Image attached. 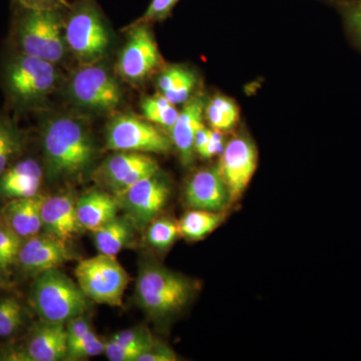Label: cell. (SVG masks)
I'll list each match as a JSON object with an SVG mask.
<instances>
[{"label": "cell", "mask_w": 361, "mask_h": 361, "mask_svg": "<svg viewBox=\"0 0 361 361\" xmlns=\"http://www.w3.org/2000/svg\"><path fill=\"white\" fill-rule=\"evenodd\" d=\"M45 173L51 180L85 174L96 155L94 141L82 123L68 116L51 118L42 132Z\"/></svg>", "instance_id": "6da1fadb"}, {"label": "cell", "mask_w": 361, "mask_h": 361, "mask_svg": "<svg viewBox=\"0 0 361 361\" xmlns=\"http://www.w3.org/2000/svg\"><path fill=\"white\" fill-rule=\"evenodd\" d=\"M198 284L155 262L142 263L135 284V301L151 318L168 319L189 305Z\"/></svg>", "instance_id": "7a4b0ae2"}, {"label": "cell", "mask_w": 361, "mask_h": 361, "mask_svg": "<svg viewBox=\"0 0 361 361\" xmlns=\"http://www.w3.org/2000/svg\"><path fill=\"white\" fill-rule=\"evenodd\" d=\"M92 301L78 283L58 268L37 275L30 303L42 322L63 323L84 315Z\"/></svg>", "instance_id": "3957f363"}, {"label": "cell", "mask_w": 361, "mask_h": 361, "mask_svg": "<svg viewBox=\"0 0 361 361\" xmlns=\"http://www.w3.org/2000/svg\"><path fill=\"white\" fill-rule=\"evenodd\" d=\"M20 8L16 32L21 54L56 65L63 59L66 49L59 7L20 6Z\"/></svg>", "instance_id": "277c9868"}, {"label": "cell", "mask_w": 361, "mask_h": 361, "mask_svg": "<svg viewBox=\"0 0 361 361\" xmlns=\"http://www.w3.org/2000/svg\"><path fill=\"white\" fill-rule=\"evenodd\" d=\"M66 47L85 66L94 65L110 45V32L94 0H78L66 23Z\"/></svg>", "instance_id": "5b68a950"}, {"label": "cell", "mask_w": 361, "mask_h": 361, "mask_svg": "<svg viewBox=\"0 0 361 361\" xmlns=\"http://www.w3.org/2000/svg\"><path fill=\"white\" fill-rule=\"evenodd\" d=\"M77 283L92 302L118 307L130 283V276L116 256L99 253L85 259L75 269Z\"/></svg>", "instance_id": "8992f818"}, {"label": "cell", "mask_w": 361, "mask_h": 361, "mask_svg": "<svg viewBox=\"0 0 361 361\" xmlns=\"http://www.w3.org/2000/svg\"><path fill=\"white\" fill-rule=\"evenodd\" d=\"M56 80L54 63L21 52L9 61L4 71L7 92L20 106H30L44 99Z\"/></svg>", "instance_id": "52a82bcc"}, {"label": "cell", "mask_w": 361, "mask_h": 361, "mask_svg": "<svg viewBox=\"0 0 361 361\" xmlns=\"http://www.w3.org/2000/svg\"><path fill=\"white\" fill-rule=\"evenodd\" d=\"M106 148L115 152L167 154L173 149L170 135L146 118L116 116L106 129Z\"/></svg>", "instance_id": "ba28073f"}, {"label": "cell", "mask_w": 361, "mask_h": 361, "mask_svg": "<svg viewBox=\"0 0 361 361\" xmlns=\"http://www.w3.org/2000/svg\"><path fill=\"white\" fill-rule=\"evenodd\" d=\"M168 180L160 174L149 176L135 183L122 193L116 195L118 207L137 229H145L158 217L170 199Z\"/></svg>", "instance_id": "9c48e42d"}, {"label": "cell", "mask_w": 361, "mask_h": 361, "mask_svg": "<svg viewBox=\"0 0 361 361\" xmlns=\"http://www.w3.org/2000/svg\"><path fill=\"white\" fill-rule=\"evenodd\" d=\"M257 166V148L248 135H235L225 145L217 168L229 192L231 204L243 196Z\"/></svg>", "instance_id": "30bf717a"}, {"label": "cell", "mask_w": 361, "mask_h": 361, "mask_svg": "<svg viewBox=\"0 0 361 361\" xmlns=\"http://www.w3.org/2000/svg\"><path fill=\"white\" fill-rule=\"evenodd\" d=\"M161 63L160 51L149 23H133L116 66L121 77L132 82H142Z\"/></svg>", "instance_id": "8fae6325"}, {"label": "cell", "mask_w": 361, "mask_h": 361, "mask_svg": "<svg viewBox=\"0 0 361 361\" xmlns=\"http://www.w3.org/2000/svg\"><path fill=\"white\" fill-rule=\"evenodd\" d=\"M70 92L78 104L90 110L111 111L122 101V92L115 78L94 65L85 66L75 73Z\"/></svg>", "instance_id": "7c38bea8"}, {"label": "cell", "mask_w": 361, "mask_h": 361, "mask_svg": "<svg viewBox=\"0 0 361 361\" xmlns=\"http://www.w3.org/2000/svg\"><path fill=\"white\" fill-rule=\"evenodd\" d=\"M159 171L158 161L149 154L118 152L99 167L97 180L116 196Z\"/></svg>", "instance_id": "4fadbf2b"}, {"label": "cell", "mask_w": 361, "mask_h": 361, "mask_svg": "<svg viewBox=\"0 0 361 361\" xmlns=\"http://www.w3.org/2000/svg\"><path fill=\"white\" fill-rule=\"evenodd\" d=\"M70 244L44 232L25 240L18 253V266L28 274L39 275L73 260Z\"/></svg>", "instance_id": "5bb4252c"}, {"label": "cell", "mask_w": 361, "mask_h": 361, "mask_svg": "<svg viewBox=\"0 0 361 361\" xmlns=\"http://www.w3.org/2000/svg\"><path fill=\"white\" fill-rule=\"evenodd\" d=\"M188 208L223 212L231 205L229 192L217 167L204 168L188 180L184 191Z\"/></svg>", "instance_id": "9a60e30c"}, {"label": "cell", "mask_w": 361, "mask_h": 361, "mask_svg": "<svg viewBox=\"0 0 361 361\" xmlns=\"http://www.w3.org/2000/svg\"><path fill=\"white\" fill-rule=\"evenodd\" d=\"M42 231L70 244L82 231L77 200L71 194L45 196L42 207Z\"/></svg>", "instance_id": "2e32d148"}, {"label": "cell", "mask_w": 361, "mask_h": 361, "mask_svg": "<svg viewBox=\"0 0 361 361\" xmlns=\"http://www.w3.org/2000/svg\"><path fill=\"white\" fill-rule=\"evenodd\" d=\"M68 353L66 324L42 322L32 330L23 351L14 355L13 360H65Z\"/></svg>", "instance_id": "e0dca14e"}, {"label": "cell", "mask_w": 361, "mask_h": 361, "mask_svg": "<svg viewBox=\"0 0 361 361\" xmlns=\"http://www.w3.org/2000/svg\"><path fill=\"white\" fill-rule=\"evenodd\" d=\"M205 106V97L202 94H195L184 104L174 126L169 130L173 146L177 149L185 167L193 161L195 137L198 130L204 127Z\"/></svg>", "instance_id": "ac0fdd59"}, {"label": "cell", "mask_w": 361, "mask_h": 361, "mask_svg": "<svg viewBox=\"0 0 361 361\" xmlns=\"http://www.w3.org/2000/svg\"><path fill=\"white\" fill-rule=\"evenodd\" d=\"M45 196L7 201L0 210V226L25 240L42 231V207Z\"/></svg>", "instance_id": "d6986e66"}, {"label": "cell", "mask_w": 361, "mask_h": 361, "mask_svg": "<svg viewBox=\"0 0 361 361\" xmlns=\"http://www.w3.org/2000/svg\"><path fill=\"white\" fill-rule=\"evenodd\" d=\"M44 171L33 159L18 161L0 176V198L4 200L30 198L39 194Z\"/></svg>", "instance_id": "ffe728a7"}, {"label": "cell", "mask_w": 361, "mask_h": 361, "mask_svg": "<svg viewBox=\"0 0 361 361\" xmlns=\"http://www.w3.org/2000/svg\"><path fill=\"white\" fill-rule=\"evenodd\" d=\"M118 201L114 195L92 191L77 200L78 221L82 229L94 232L118 216Z\"/></svg>", "instance_id": "44dd1931"}, {"label": "cell", "mask_w": 361, "mask_h": 361, "mask_svg": "<svg viewBox=\"0 0 361 361\" xmlns=\"http://www.w3.org/2000/svg\"><path fill=\"white\" fill-rule=\"evenodd\" d=\"M198 77L188 66L175 65L164 68L157 80L159 94L175 106L185 104L193 97Z\"/></svg>", "instance_id": "7402d4cb"}, {"label": "cell", "mask_w": 361, "mask_h": 361, "mask_svg": "<svg viewBox=\"0 0 361 361\" xmlns=\"http://www.w3.org/2000/svg\"><path fill=\"white\" fill-rule=\"evenodd\" d=\"M134 225L127 217H118L92 232L97 251L109 256H116L129 245Z\"/></svg>", "instance_id": "603a6c76"}, {"label": "cell", "mask_w": 361, "mask_h": 361, "mask_svg": "<svg viewBox=\"0 0 361 361\" xmlns=\"http://www.w3.org/2000/svg\"><path fill=\"white\" fill-rule=\"evenodd\" d=\"M226 213L191 209L178 221L180 237L192 242L206 238L224 223Z\"/></svg>", "instance_id": "cb8c5ba5"}, {"label": "cell", "mask_w": 361, "mask_h": 361, "mask_svg": "<svg viewBox=\"0 0 361 361\" xmlns=\"http://www.w3.org/2000/svg\"><path fill=\"white\" fill-rule=\"evenodd\" d=\"M204 116L208 121L211 129L222 133L229 132L239 122V106L231 97L216 94L206 102Z\"/></svg>", "instance_id": "d4e9b609"}, {"label": "cell", "mask_w": 361, "mask_h": 361, "mask_svg": "<svg viewBox=\"0 0 361 361\" xmlns=\"http://www.w3.org/2000/svg\"><path fill=\"white\" fill-rule=\"evenodd\" d=\"M147 229V242L157 250H168L180 237L179 224L170 217H157Z\"/></svg>", "instance_id": "484cf974"}, {"label": "cell", "mask_w": 361, "mask_h": 361, "mask_svg": "<svg viewBox=\"0 0 361 361\" xmlns=\"http://www.w3.org/2000/svg\"><path fill=\"white\" fill-rule=\"evenodd\" d=\"M23 147V137L9 118H0V176L11 165Z\"/></svg>", "instance_id": "4316f807"}, {"label": "cell", "mask_w": 361, "mask_h": 361, "mask_svg": "<svg viewBox=\"0 0 361 361\" xmlns=\"http://www.w3.org/2000/svg\"><path fill=\"white\" fill-rule=\"evenodd\" d=\"M25 322V310L18 299H0V337H8L20 330Z\"/></svg>", "instance_id": "83f0119b"}, {"label": "cell", "mask_w": 361, "mask_h": 361, "mask_svg": "<svg viewBox=\"0 0 361 361\" xmlns=\"http://www.w3.org/2000/svg\"><path fill=\"white\" fill-rule=\"evenodd\" d=\"M106 350V341L97 336L94 330L87 336L78 339L75 343L68 346L65 360H80L82 358L101 355Z\"/></svg>", "instance_id": "f1b7e54d"}, {"label": "cell", "mask_w": 361, "mask_h": 361, "mask_svg": "<svg viewBox=\"0 0 361 361\" xmlns=\"http://www.w3.org/2000/svg\"><path fill=\"white\" fill-rule=\"evenodd\" d=\"M349 39L361 51V0H349L337 7Z\"/></svg>", "instance_id": "f546056e"}, {"label": "cell", "mask_w": 361, "mask_h": 361, "mask_svg": "<svg viewBox=\"0 0 361 361\" xmlns=\"http://www.w3.org/2000/svg\"><path fill=\"white\" fill-rule=\"evenodd\" d=\"M23 240L0 226V268L8 272L16 263Z\"/></svg>", "instance_id": "4dcf8cb0"}, {"label": "cell", "mask_w": 361, "mask_h": 361, "mask_svg": "<svg viewBox=\"0 0 361 361\" xmlns=\"http://www.w3.org/2000/svg\"><path fill=\"white\" fill-rule=\"evenodd\" d=\"M111 339L116 341V343L122 344V345L141 348L144 349L145 351L151 348L157 341L152 336L151 332L148 329H144V327L123 330V331L115 334Z\"/></svg>", "instance_id": "1f68e13d"}, {"label": "cell", "mask_w": 361, "mask_h": 361, "mask_svg": "<svg viewBox=\"0 0 361 361\" xmlns=\"http://www.w3.org/2000/svg\"><path fill=\"white\" fill-rule=\"evenodd\" d=\"M180 0H152L146 13L134 23H151L166 20Z\"/></svg>", "instance_id": "d6a6232c"}, {"label": "cell", "mask_w": 361, "mask_h": 361, "mask_svg": "<svg viewBox=\"0 0 361 361\" xmlns=\"http://www.w3.org/2000/svg\"><path fill=\"white\" fill-rule=\"evenodd\" d=\"M144 118L147 121L158 126V127L163 128V129L169 130L174 126L176 121H177L178 116H179V111L176 109L174 104L165 106V108L152 109V110L142 111Z\"/></svg>", "instance_id": "836d02e7"}, {"label": "cell", "mask_w": 361, "mask_h": 361, "mask_svg": "<svg viewBox=\"0 0 361 361\" xmlns=\"http://www.w3.org/2000/svg\"><path fill=\"white\" fill-rule=\"evenodd\" d=\"M142 353L144 349L122 345L111 339L106 342L104 353L111 361H137Z\"/></svg>", "instance_id": "e575fe53"}, {"label": "cell", "mask_w": 361, "mask_h": 361, "mask_svg": "<svg viewBox=\"0 0 361 361\" xmlns=\"http://www.w3.org/2000/svg\"><path fill=\"white\" fill-rule=\"evenodd\" d=\"M178 356L167 344L156 341L153 345L142 353L137 361H176Z\"/></svg>", "instance_id": "d590c367"}, {"label": "cell", "mask_w": 361, "mask_h": 361, "mask_svg": "<svg viewBox=\"0 0 361 361\" xmlns=\"http://www.w3.org/2000/svg\"><path fill=\"white\" fill-rule=\"evenodd\" d=\"M66 336H68V346L75 343L78 339L87 336L92 331V326L84 315L73 318L66 323Z\"/></svg>", "instance_id": "8d00e7d4"}, {"label": "cell", "mask_w": 361, "mask_h": 361, "mask_svg": "<svg viewBox=\"0 0 361 361\" xmlns=\"http://www.w3.org/2000/svg\"><path fill=\"white\" fill-rule=\"evenodd\" d=\"M224 135H223V133L211 129L210 139H209L205 148L199 154V156L206 159V160H209V159H212L214 157L221 155L223 149H224Z\"/></svg>", "instance_id": "74e56055"}, {"label": "cell", "mask_w": 361, "mask_h": 361, "mask_svg": "<svg viewBox=\"0 0 361 361\" xmlns=\"http://www.w3.org/2000/svg\"><path fill=\"white\" fill-rule=\"evenodd\" d=\"M20 6L59 7L61 0H14Z\"/></svg>", "instance_id": "f35d334b"}, {"label": "cell", "mask_w": 361, "mask_h": 361, "mask_svg": "<svg viewBox=\"0 0 361 361\" xmlns=\"http://www.w3.org/2000/svg\"><path fill=\"white\" fill-rule=\"evenodd\" d=\"M8 272L0 268V287L7 286V285H8Z\"/></svg>", "instance_id": "ab89813d"}, {"label": "cell", "mask_w": 361, "mask_h": 361, "mask_svg": "<svg viewBox=\"0 0 361 361\" xmlns=\"http://www.w3.org/2000/svg\"><path fill=\"white\" fill-rule=\"evenodd\" d=\"M323 1L327 2V4H332L336 7L341 6V4H345V2L349 1V0H323Z\"/></svg>", "instance_id": "60d3db41"}]
</instances>
